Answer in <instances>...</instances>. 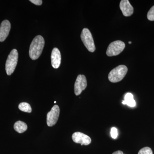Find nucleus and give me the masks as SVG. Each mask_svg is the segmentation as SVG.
<instances>
[{"mask_svg":"<svg viewBox=\"0 0 154 154\" xmlns=\"http://www.w3.org/2000/svg\"><path fill=\"white\" fill-rule=\"evenodd\" d=\"M147 17L149 21H154V6H152L148 12Z\"/></svg>","mask_w":154,"mask_h":154,"instance_id":"dca6fc26","label":"nucleus"},{"mask_svg":"<svg viewBox=\"0 0 154 154\" xmlns=\"http://www.w3.org/2000/svg\"><path fill=\"white\" fill-rule=\"evenodd\" d=\"M125 44L120 40H117L111 42L107 48L106 54L109 57L118 55L124 49Z\"/></svg>","mask_w":154,"mask_h":154,"instance_id":"39448f33","label":"nucleus"},{"mask_svg":"<svg viewBox=\"0 0 154 154\" xmlns=\"http://www.w3.org/2000/svg\"><path fill=\"white\" fill-rule=\"evenodd\" d=\"M110 134H111V137L113 139H116L117 137V130L116 128H111V131H110Z\"/></svg>","mask_w":154,"mask_h":154,"instance_id":"f3484780","label":"nucleus"},{"mask_svg":"<svg viewBox=\"0 0 154 154\" xmlns=\"http://www.w3.org/2000/svg\"><path fill=\"white\" fill-rule=\"evenodd\" d=\"M19 110L23 112L30 113L32 111V108L30 104L27 102H22L19 105Z\"/></svg>","mask_w":154,"mask_h":154,"instance_id":"4468645a","label":"nucleus"},{"mask_svg":"<svg viewBox=\"0 0 154 154\" xmlns=\"http://www.w3.org/2000/svg\"><path fill=\"white\" fill-rule=\"evenodd\" d=\"M11 29V24L8 20L3 21L0 25V42H2L8 36Z\"/></svg>","mask_w":154,"mask_h":154,"instance_id":"1a4fd4ad","label":"nucleus"},{"mask_svg":"<svg viewBox=\"0 0 154 154\" xmlns=\"http://www.w3.org/2000/svg\"><path fill=\"white\" fill-rule=\"evenodd\" d=\"M87 81L85 76L79 75L77 77L74 86V92L76 96H79L87 88Z\"/></svg>","mask_w":154,"mask_h":154,"instance_id":"0eeeda50","label":"nucleus"},{"mask_svg":"<svg viewBox=\"0 0 154 154\" xmlns=\"http://www.w3.org/2000/svg\"><path fill=\"white\" fill-rule=\"evenodd\" d=\"M119 8L125 17H130L134 13V8L128 0H122Z\"/></svg>","mask_w":154,"mask_h":154,"instance_id":"9d476101","label":"nucleus"},{"mask_svg":"<svg viewBox=\"0 0 154 154\" xmlns=\"http://www.w3.org/2000/svg\"><path fill=\"white\" fill-rule=\"evenodd\" d=\"M14 128L17 132L22 133L27 130L28 126L25 122L21 121H18L14 124Z\"/></svg>","mask_w":154,"mask_h":154,"instance_id":"f8f14e48","label":"nucleus"},{"mask_svg":"<svg viewBox=\"0 0 154 154\" xmlns=\"http://www.w3.org/2000/svg\"><path fill=\"white\" fill-rule=\"evenodd\" d=\"M128 43H129V44H131V42H128Z\"/></svg>","mask_w":154,"mask_h":154,"instance_id":"aec40b11","label":"nucleus"},{"mask_svg":"<svg viewBox=\"0 0 154 154\" xmlns=\"http://www.w3.org/2000/svg\"><path fill=\"white\" fill-rule=\"evenodd\" d=\"M30 2L34 5L38 6L41 5L42 3V0H30Z\"/></svg>","mask_w":154,"mask_h":154,"instance_id":"a211bd4d","label":"nucleus"},{"mask_svg":"<svg viewBox=\"0 0 154 154\" xmlns=\"http://www.w3.org/2000/svg\"><path fill=\"white\" fill-rule=\"evenodd\" d=\"M81 37L84 45L88 50L91 52H94L96 50V47L90 30L88 28H84L81 33Z\"/></svg>","mask_w":154,"mask_h":154,"instance_id":"20e7f679","label":"nucleus"},{"mask_svg":"<svg viewBox=\"0 0 154 154\" xmlns=\"http://www.w3.org/2000/svg\"><path fill=\"white\" fill-rule=\"evenodd\" d=\"M138 154H153V152L150 148L145 147L141 149Z\"/></svg>","mask_w":154,"mask_h":154,"instance_id":"2eb2a0df","label":"nucleus"},{"mask_svg":"<svg viewBox=\"0 0 154 154\" xmlns=\"http://www.w3.org/2000/svg\"><path fill=\"white\" fill-rule=\"evenodd\" d=\"M123 105H126L130 107H134L136 105L135 101L134 99V96L131 93H127L125 96V100L122 102Z\"/></svg>","mask_w":154,"mask_h":154,"instance_id":"ddd939ff","label":"nucleus"},{"mask_svg":"<svg viewBox=\"0 0 154 154\" xmlns=\"http://www.w3.org/2000/svg\"><path fill=\"white\" fill-rule=\"evenodd\" d=\"M61 56L59 50L54 48L52 50L51 54V62L54 68L57 69L60 66Z\"/></svg>","mask_w":154,"mask_h":154,"instance_id":"9b49d317","label":"nucleus"},{"mask_svg":"<svg viewBox=\"0 0 154 154\" xmlns=\"http://www.w3.org/2000/svg\"><path fill=\"white\" fill-rule=\"evenodd\" d=\"M54 103H56V101H55V102H54Z\"/></svg>","mask_w":154,"mask_h":154,"instance_id":"412c9836","label":"nucleus"},{"mask_svg":"<svg viewBox=\"0 0 154 154\" xmlns=\"http://www.w3.org/2000/svg\"><path fill=\"white\" fill-rule=\"evenodd\" d=\"M18 57L19 54L17 50H12L8 56L6 62V71L8 75H11L14 73L18 63Z\"/></svg>","mask_w":154,"mask_h":154,"instance_id":"7ed1b4c3","label":"nucleus"},{"mask_svg":"<svg viewBox=\"0 0 154 154\" xmlns=\"http://www.w3.org/2000/svg\"><path fill=\"white\" fill-rule=\"evenodd\" d=\"M59 107L55 105L51 108V110L47 113V124L48 126L52 127L55 125L60 115Z\"/></svg>","mask_w":154,"mask_h":154,"instance_id":"423d86ee","label":"nucleus"},{"mask_svg":"<svg viewBox=\"0 0 154 154\" xmlns=\"http://www.w3.org/2000/svg\"><path fill=\"white\" fill-rule=\"evenodd\" d=\"M72 139L75 143H80L82 145H88L91 142L90 137L80 132H75L72 135Z\"/></svg>","mask_w":154,"mask_h":154,"instance_id":"6e6552de","label":"nucleus"},{"mask_svg":"<svg viewBox=\"0 0 154 154\" xmlns=\"http://www.w3.org/2000/svg\"><path fill=\"white\" fill-rule=\"evenodd\" d=\"M112 154H125L123 153V152L119 150L117 151H116L113 152Z\"/></svg>","mask_w":154,"mask_h":154,"instance_id":"6ab92c4d","label":"nucleus"},{"mask_svg":"<svg viewBox=\"0 0 154 154\" xmlns=\"http://www.w3.org/2000/svg\"><path fill=\"white\" fill-rule=\"evenodd\" d=\"M44 45L45 40L42 36L38 35L33 38L29 49V56L32 60H36L40 56Z\"/></svg>","mask_w":154,"mask_h":154,"instance_id":"f257e3e1","label":"nucleus"},{"mask_svg":"<svg viewBox=\"0 0 154 154\" xmlns=\"http://www.w3.org/2000/svg\"><path fill=\"white\" fill-rule=\"evenodd\" d=\"M128 68L123 65L119 66L112 69L108 75V79L112 83L120 82L126 75Z\"/></svg>","mask_w":154,"mask_h":154,"instance_id":"f03ea898","label":"nucleus"}]
</instances>
